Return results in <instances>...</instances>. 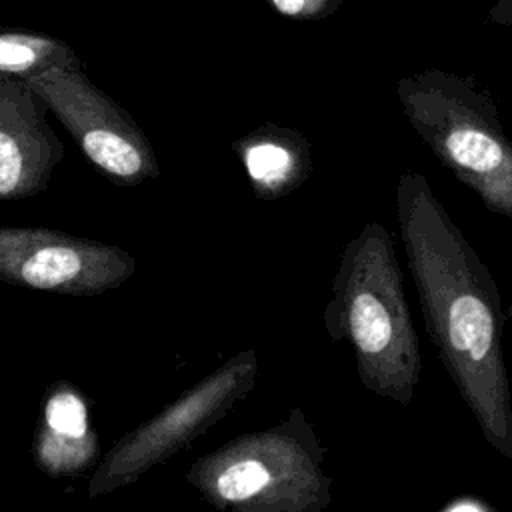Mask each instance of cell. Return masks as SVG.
Listing matches in <instances>:
<instances>
[{
	"instance_id": "1",
	"label": "cell",
	"mask_w": 512,
	"mask_h": 512,
	"mask_svg": "<svg viewBox=\"0 0 512 512\" xmlns=\"http://www.w3.org/2000/svg\"><path fill=\"white\" fill-rule=\"evenodd\" d=\"M396 218L428 338L484 440L512 458V394L498 286L418 170L396 182Z\"/></svg>"
},
{
	"instance_id": "5",
	"label": "cell",
	"mask_w": 512,
	"mask_h": 512,
	"mask_svg": "<svg viewBox=\"0 0 512 512\" xmlns=\"http://www.w3.org/2000/svg\"><path fill=\"white\" fill-rule=\"evenodd\" d=\"M252 192L260 200H278L296 192L312 174V144L286 126L264 124L234 142Z\"/></svg>"
},
{
	"instance_id": "4",
	"label": "cell",
	"mask_w": 512,
	"mask_h": 512,
	"mask_svg": "<svg viewBox=\"0 0 512 512\" xmlns=\"http://www.w3.org/2000/svg\"><path fill=\"white\" fill-rule=\"evenodd\" d=\"M398 98L436 162L488 212L512 220V140L494 102L472 84L440 72L404 78Z\"/></svg>"
},
{
	"instance_id": "9",
	"label": "cell",
	"mask_w": 512,
	"mask_h": 512,
	"mask_svg": "<svg viewBox=\"0 0 512 512\" xmlns=\"http://www.w3.org/2000/svg\"><path fill=\"white\" fill-rule=\"evenodd\" d=\"M46 422L52 432L66 438H82L88 430L86 408L74 394H58L46 406Z\"/></svg>"
},
{
	"instance_id": "8",
	"label": "cell",
	"mask_w": 512,
	"mask_h": 512,
	"mask_svg": "<svg viewBox=\"0 0 512 512\" xmlns=\"http://www.w3.org/2000/svg\"><path fill=\"white\" fill-rule=\"evenodd\" d=\"M82 268V258L68 246H46L22 264V278L34 288H56L72 280Z\"/></svg>"
},
{
	"instance_id": "2",
	"label": "cell",
	"mask_w": 512,
	"mask_h": 512,
	"mask_svg": "<svg viewBox=\"0 0 512 512\" xmlns=\"http://www.w3.org/2000/svg\"><path fill=\"white\" fill-rule=\"evenodd\" d=\"M332 342H346L362 386L408 408L422 374L418 334L404 292L396 240L368 222L340 252L322 314Z\"/></svg>"
},
{
	"instance_id": "3",
	"label": "cell",
	"mask_w": 512,
	"mask_h": 512,
	"mask_svg": "<svg viewBox=\"0 0 512 512\" xmlns=\"http://www.w3.org/2000/svg\"><path fill=\"white\" fill-rule=\"evenodd\" d=\"M326 452L302 408L278 424L240 434L204 458L196 482L222 508L322 512L332 502Z\"/></svg>"
},
{
	"instance_id": "7",
	"label": "cell",
	"mask_w": 512,
	"mask_h": 512,
	"mask_svg": "<svg viewBox=\"0 0 512 512\" xmlns=\"http://www.w3.org/2000/svg\"><path fill=\"white\" fill-rule=\"evenodd\" d=\"M88 158L114 176H134L142 168L140 152L122 136L110 130H90L82 140Z\"/></svg>"
},
{
	"instance_id": "10",
	"label": "cell",
	"mask_w": 512,
	"mask_h": 512,
	"mask_svg": "<svg viewBox=\"0 0 512 512\" xmlns=\"http://www.w3.org/2000/svg\"><path fill=\"white\" fill-rule=\"evenodd\" d=\"M22 176V154L16 142L0 132V196L10 194Z\"/></svg>"
},
{
	"instance_id": "11",
	"label": "cell",
	"mask_w": 512,
	"mask_h": 512,
	"mask_svg": "<svg viewBox=\"0 0 512 512\" xmlns=\"http://www.w3.org/2000/svg\"><path fill=\"white\" fill-rule=\"evenodd\" d=\"M274 6L282 12V14H300L302 10H306V6L310 4V0H272Z\"/></svg>"
},
{
	"instance_id": "6",
	"label": "cell",
	"mask_w": 512,
	"mask_h": 512,
	"mask_svg": "<svg viewBox=\"0 0 512 512\" xmlns=\"http://www.w3.org/2000/svg\"><path fill=\"white\" fill-rule=\"evenodd\" d=\"M70 62V48L52 36L0 28V76H36Z\"/></svg>"
}]
</instances>
